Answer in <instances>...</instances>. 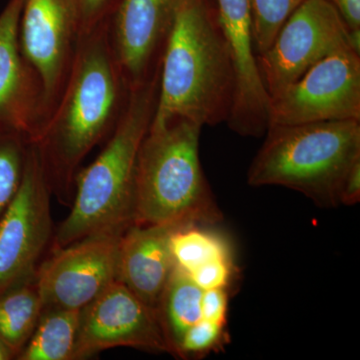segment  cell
I'll return each instance as SVG.
<instances>
[{
    "instance_id": "6",
    "label": "cell",
    "mask_w": 360,
    "mask_h": 360,
    "mask_svg": "<svg viewBox=\"0 0 360 360\" xmlns=\"http://www.w3.org/2000/svg\"><path fill=\"white\" fill-rule=\"evenodd\" d=\"M51 198L37 149L30 143L22 181L0 219V295L37 276L51 251Z\"/></svg>"
},
{
    "instance_id": "18",
    "label": "cell",
    "mask_w": 360,
    "mask_h": 360,
    "mask_svg": "<svg viewBox=\"0 0 360 360\" xmlns=\"http://www.w3.org/2000/svg\"><path fill=\"white\" fill-rule=\"evenodd\" d=\"M79 319L80 310H44L34 333L16 359L73 360Z\"/></svg>"
},
{
    "instance_id": "23",
    "label": "cell",
    "mask_w": 360,
    "mask_h": 360,
    "mask_svg": "<svg viewBox=\"0 0 360 360\" xmlns=\"http://www.w3.org/2000/svg\"><path fill=\"white\" fill-rule=\"evenodd\" d=\"M236 272L233 258H222L201 265L188 276L202 290H227Z\"/></svg>"
},
{
    "instance_id": "12",
    "label": "cell",
    "mask_w": 360,
    "mask_h": 360,
    "mask_svg": "<svg viewBox=\"0 0 360 360\" xmlns=\"http://www.w3.org/2000/svg\"><path fill=\"white\" fill-rule=\"evenodd\" d=\"M175 0H118L108 18L111 49L129 92L160 70Z\"/></svg>"
},
{
    "instance_id": "9",
    "label": "cell",
    "mask_w": 360,
    "mask_h": 360,
    "mask_svg": "<svg viewBox=\"0 0 360 360\" xmlns=\"http://www.w3.org/2000/svg\"><path fill=\"white\" fill-rule=\"evenodd\" d=\"M79 37L75 0H25L20 44L23 58L41 87L42 129L65 87Z\"/></svg>"
},
{
    "instance_id": "14",
    "label": "cell",
    "mask_w": 360,
    "mask_h": 360,
    "mask_svg": "<svg viewBox=\"0 0 360 360\" xmlns=\"http://www.w3.org/2000/svg\"><path fill=\"white\" fill-rule=\"evenodd\" d=\"M25 0H9L0 13V127L15 130L30 143L44 125L41 87L20 44Z\"/></svg>"
},
{
    "instance_id": "15",
    "label": "cell",
    "mask_w": 360,
    "mask_h": 360,
    "mask_svg": "<svg viewBox=\"0 0 360 360\" xmlns=\"http://www.w3.org/2000/svg\"><path fill=\"white\" fill-rule=\"evenodd\" d=\"M177 225H130L120 238L117 278L156 311L175 264L170 250Z\"/></svg>"
},
{
    "instance_id": "27",
    "label": "cell",
    "mask_w": 360,
    "mask_h": 360,
    "mask_svg": "<svg viewBox=\"0 0 360 360\" xmlns=\"http://www.w3.org/2000/svg\"><path fill=\"white\" fill-rule=\"evenodd\" d=\"M338 9L349 32H360V0H328Z\"/></svg>"
},
{
    "instance_id": "10",
    "label": "cell",
    "mask_w": 360,
    "mask_h": 360,
    "mask_svg": "<svg viewBox=\"0 0 360 360\" xmlns=\"http://www.w3.org/2000/svg\"><path fill=\"white\" fill-rule=\"evenodd\" d=\"M122 233L94 234L49 251L37 272L44 310H82L115 283Z\"/></svg>"
},
{
    "instance_id": "7",
    "label": "cell",
    "mask_w": 360,
    "mask_h": 360,
    "mask_svg": "<svg viewBox=\"0 0 360 360\" xmlns=\"http://www.w3.org/2000/svg\"><path fill=\"white\" fill-rule=\"evenodd\" d=\"M345 20L328 0H304L269 49L257 56L269 97L293 84L330 54L350 47Z\"/></svg>"
},
{
    "instance_id": "28",
    "label": "cell",
    "mask_w": 360,
    "mask_h": 360,
    "mask_svg": "<svg viewBox=\"0 0 360 360\" xmlns=\"http://www.w3.org/2000/svg\"><path fill=\"white\" fill-rule=\"evenodd\" d=\"M14 359L13 352L4 345V341L0 340V360H9Z\"/></svg>"
},
{
    "instance_id": "13",
    "label": "cell",
    "mask_w": 360,
    "mask_h": 360,
    "mask_svg": "<svg viewBox=\"0 0 360 360\" xmlns=\"http://www.w3.org/2000/svg\"><path fill=\"white\" fill-rule=\"evenodd\" d=\"M214 4L234 72L233 103L227 125L243 136H260L269 124V96L255 56L250 0H214Z\"/></svg>"
},
{
    "instance_id": "5",
    "label": "cell",
    "mask_w": 360,
    "mask_h": 360,
    "mask_svg": "<svg viewBox=\"0 0 360 360\" xmlns=\"http://www.w3.org/2000/svg\"><path fill=\"white\" fill-rule=\"evenodd\" d=\"M248 174L251 186L288 187L317 205H340L348 172L360 160L359 120L269 125Z\"/></svg>"
},
{
    "instance_id": "19",
    "label": "cell",
    "mask_w": 360,
    "mask_h": 360,
    "mask_svg": "<svg viewBox=\"0 0 360 360\" xmlns=\"http://www.w3.org/2000/svg\"><path fill=\"white\" fill-rule=\"evenodd\" d=\"M205 226L193 224L179 227L170 238V250L175 266L187 274L213 260L232 258L231 245L226 238Z\"/></svg>"
},
{
    "instance_id": "20",
    "label": "cell",
    "mask_w": 360,
    "mask_h": 360,
    "mask_svg": "<svg viewBox=\"0 0 360 360\" xmlns=\"http://www.w3.org/2000/svg\"><path fill=\"white\" fill-rule=\"evenodd\" d=\"M28 148L20 132L0 127V219L22 181Z\"/></svg>"
},
{
    "instance_id": "24",
    "label": "cell",
    "mask_w": 360,
    "mask_h": 360,
    "mask_svg": "<svg viewBox=\"0 0 360 360\" xmlns=\"http://www.w3.org/2000/svg\"><path fill=\"white\" fill-rule=\"evenodd\" d=\"M118 0H75L80 35L108 20Z\"/></svg>"
},
{
    "instance_id": "26",
    "label": "cell",
    "mask_w": 360,
    "mask_h": 360,
    "mask_svg": "<svg viewBox=\"0 0 360 360\" xmlns=\"http://www.w3.org/2000/svg\"><path fill=\"white\" fill-rule=\"evenodd\" d=\"M360 201V160L348 172L341 188L340 205H354Z\"/></svg>"
},
{
    "instance_id": "2",
    "label": "cell",
    "mask_w": 360,
    "mask_h": 360,
    "mask_svg": "<svg viewBox=\"0 0 360 360\" xmlns=\"http://www.w3.org/2000/svg\"><path fill=\"white\" fill-rule=\"evenodd\" d=\"M233 96V66L214 0H175L151 123L184 118L214 127L229 120Z\"/></svg>"
},
{
    "instance_id": "8",
    "label": "cell",
    "mask_w": 360,
    "mask_h": 360,
    "mask_svg": "<svg viewBox=\"0 0 360 360\" xmlns=\"http://www.w3.org/2000/svg\"><path fill=\"white\" fill-rule=\"evenodd\" d=\"M352 120L360 122V54L352 47L322 59L269 97L267 127Z\"/></svg>"
},
{
    "instance_id": "11",
    "label": "cell",
    "mask_w": 360,
    "mask_h": 360,
    "mask_svg": "<svg viewBox=\"0 0 360 360\" xmlns=\"http://www.w3.org/2000/svg\"><path fill=\"white\" fill-rule=\"evenodd\" d=\"M115 347L170 354L155 310L118 281L80 310L73 360Z\"/></svg>"
},
{
    "instance_id": "25",
    "label": "cell",
    "mask_w": 360,
    "mask_h": 360,
    "mask_svg": "<svg viewBox=\"0 0 360 360\" xmlns=\"http://www.w3.org/2000/svg\"><path fill=\"white\" fill-rule=\"evenodd\" d=\"M202 319L226 326L229 311V291L224 288L203 290Z\"/></svg>"
},
{
    "instance_id": "22",
    "label": "cell",
    "mask_w": 360,
    "mask_h": 360,
    "mask_svg": "<svg viewBox=\"0 0 360 360\" xmlns=\"http://www.w3.org/2000/svg\"><path fill=\"white\" fill-rule=\"evenodd\" d=\"M225 340H227L225 326L202 319L186 331L176 356L184 359L205 356L221 347Z\"/></svg>"
},
{
    "instance_id": "4",
    "label": "cell",
    "mask_w": 360,
    "mask_h": 360,
    "mask_svg": "<svg viewBox=\"0 0 360 360\" xmlns=\"http://www.w3.org/2000/svg\"><path fill=\"white\" fill-rule=\"evenodd\" d=\"M201 129L184 118L151 123L135 167L134 224L186 226L221 221L201 167Z\"/></svg>"
},
{
    "instance_id": "16",
    "label": "cell",
    "mask_w": 360,
    "mask_h": 360,
    "mask_svg": "<svg viewBox=\"0 0 360 360\" xmlns=\"http://www.w3.org/2000/svg\"><path fill=\"white\" fill-rule=\"evenodd\" d=\"M202 293L186 272L174 267L156 309L170 354L174 356L186 331L202 319Z\"/></svg>"
},
{
    "instance_id": "1",
    "label": "cell",
    "mask_w": 360,
    "mask_h": 360,
    "mask_svg": "<svg viewBox=\"0 0 360 360\" xmlns=\"http://www.w3.org/2000/svg\"><path fill=\"white\" fill-rule=\"evenodd\" d=\"M129 96L105 20L80 35L58 103L32 142L52 195L61 205L71 206L82 163L110 137Z\"/></svg>"
},
{
    "instance_id": "3",
    "label": "cell",
    "mask_w": 360,
    "mask_h": 360,
    "mask_svg": "<svg viewBox=\"0 0 360 360\" xmlns=\"http://www.w3.org/2000/svg\"><path fill=\"white\" fill-rule=\"evenodd\" d=\"M160 70L129 92L122 115L106 144L75 177L71 210L54 231L51 250L105 232L122 233L134 224L135 167L160 92Z\"/></svg>"
},
{
    "instance_id": "17",
    "label": "cell",
    "mask_w": 360,
    "mask_h": 360,
    "mask_svg": "<svg viewBox=\"0 0 360 360\" xmlns=\"http://www.w3.org/2000/svg\"><path fill=\"white\" fill-rule=\"evenodd\" d=\"M44 312L37 276L0 295V340L20 355Z\"/></svg>"
},
{
    "instance_id": "21",
    "label": "cell",
    "mask_w": 360,
    "mask_h": 360,
    "mask_svg": "<svg viewBox=\"0 0 360 360\" xmlns=\"http://www.w3.org/2000/svg\"><path fill=\"white\" fill-rule=\"evenodd\" d=\"M304 0H250L257 56L264 53L281 26Z\"/></svg>"
}]
</instances>
